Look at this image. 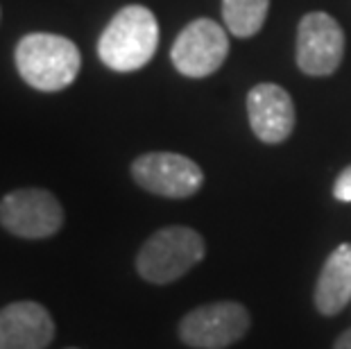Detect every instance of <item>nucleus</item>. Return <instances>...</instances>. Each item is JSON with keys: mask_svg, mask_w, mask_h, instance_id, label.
<instances>
[{"mask_svg": "<svg viewBox=\"0 0 351 349\" xmlns=\"http://www.w3.org/2000/svg\"><path fill=\"white\" fill-rule=\"evenodd\" d=\"M252 132L263 143H283L295 130V105L279 84H258L247 95Z\"/></svg>", "mask_w": 351, "mask_h": 349, "instance_id": "nucleus-9", "label": "nucleus"}, {"mask_svg": "<svg viewBox=\"0 0 351 349\" xmlns=\"http://www.w3.org/2000/svg\"><path fill=\"white\" fill-rule=\"evenodd\" d=\"M270 0H222L225 25L234 36L250 39L265 23Z\"/></svg>", "mask_w": 351, "mask_h": 349, "instance_id": "nucleus-12", "label": "nucleus"}, {"mask_svg": "<svg viewBox=\"0 0 351 349\" xmlns=\"http://www.w3.org/2000/svg\"><path fill=\"white\" fill-rule=\"evenodd\" d=\"M333 349H351V329H347L338 340H335Z\"/></svg>", "mask_w": 351, "mask_h": 349, "instance_id": "nucleus-14", "label": "nucleus"}, {"mask_svg": "<svg viewBox=\"0 0 351 349\" xmlns=\"http://www.w3.org/2000/svg\"><path fill=\"white\" fill-rule=\"evenodd\" d=\"M229 36L211 19H195L186 25L170 50L175 69L186 77H208L225 64Z\"/></svg>", "mask_w": 351, "mask_h": 349, "instance_id": "nucleus-7", "label": "nucleus"}, {"mask_svg": "<svg viewBox=\"0 0 351 349\" xmlns=\"http://www.w3.org/2000/svg\"><path fill=\"white\" fill-rule=\"evenodd\" d=\"M333 195L340 202H351V166H347L338 175V180L333 184Z\"/></svg>", "mask_w": 351, "mask_h": 349, "instance_id": "nucleus-13", "label": "nucleus"}, {"mask_svg": "<svg viewBox=\"0 0 351 349\" xmlns=\"http://www.w3.org/2000/svg\"><path fill=\"white\" fill-rule=\"evenodd\" d=\"M71 349H75V347H71Z\"/></svg>", "mask_w": 351, "mask_h": 349, "instance_id": "nucleus-15", "label": "nucleus"}, {"mask_svg": "<svg viewBox=\"0 0 351 349\" xmlns=\"http://www.w3.org/2000/svg\"><path fill=\"white\" fill-rule=\"evenodd\" d=\"M0 225L19 239H50L64 225L62 202L43 189H19L0 200Z\"/></svg>", "mask_w": 351, "mask_h": 349, "instance_id": "nucleus-4", "label": "nucleus"}, {"mask_svg": "<svg viewBox=\"0 0 351 349\" xmlns=\"http://www.w3.org/2000/svg\"><path fill=\"white\" fill-rule=\"evenodd\" d=\"M55 338V322L36 302H14L0 309V349H46Z\"/></svg>", "mask_w": 351, "mask_h": 349, "instance_id": "nucleus-10", "label": "nucleus"}, {"mask_svg": "<svg viewBox=\"0 0 351 349\" xmlns=\"http://www.w3.org/2000/svg\"><path fill=\"white\" fill-rule=\"evenodd\" d=\"M351 302V243L328 254L315 286V306L322 315H338Z\"/></svg>", "mask_w": 351, "mask_h": 349, "instance_id": "nucleus-11", "label": "nucleus"}, {"mask_svg": "<svg viewBox=\"0 0 351 349\" xmlns=\"http://www.w3.org/2000/svg\"><path fill=\"white\" fill-rule=\"evenodd\" d=\"M250 329V313L238 302H215L193 309L179 324V338L195 349H225Z\"/></svg>", "mask_w": 351, "mask_h": 349, "instance_id": "nucleus-5", "label": "nucleus"}, {"mask_svg": "<svg viewBox=\"0 0 351 349\" xmlns=\"http://www.w3.org/2000/svg\"><path fill=\"white\" fill-rule=\"evenodd\" d=\"M204 239L191 227H163L143 243L136 270L150 284H170L204 258Z\"/></svg>", "mask_w": 351, "mask_h": 349, "instance_id": "nucleus-3", "label": "nucleus"}, {"mask_svg": "<svg viewBox=\"0 0 351 349\" xmlns=\"http://www.w3.org/2000/svg\"><path fill=\"white\" fill-rule=\"evenodd\" d=\"M16 69L21 77L36 91L55 93L75 82L82 55L77 46L62 34L32 32L19 41Z\"/></svg>", "mask_w": 351, "mask_h": 349, "instance_id": "nucleus-2", "label": "nucleus"}, {"mask_svg": "<svg viewBox=\"0 0 351 349\" xmlns=\"http://www.w3.org/2000/svg\"><path fill=\"white\" fill-rule=\"evenodd\" d=\"M345 55V32L324 12L306 14L297 29V66L306 75L324 77L338 69Z\"/></svg>", "mask_w": 351, "mask_h": 349, "instance_id": "nucleus-8", "label": "nucleus"}, {"mask_svg": "<svg viewBox=\"0 0 351 349\" xmlns=\"http://www.w3.org/2000/svg\"><path fill=\"white\" fill-rule=\"evenodd\" d=\"M132 177L141 189L154 195L184 200L204 184V173L195 161L175 152H147L132 163Z\"/></svg>", "mask_w": 351, "mask_h": 349, "instance_id": "nucleus-6", "label": "nucleus"}, {"mask_svg": "<svg viewBox=\"0 0 351 349\" xmlns=\"http://www.w3.org/2000/svg\"><path fill=\"white\" fill-rule=\"evenodd\" d=\"M159 46V23L143 5H127L104 27L98 57L116 73L138 71L150 62Z\"/></svg>", "mask_w": 351, "mask_h": 349, "instance_id": "nucleus-1", "label": "nucleus"}]
</instances>
